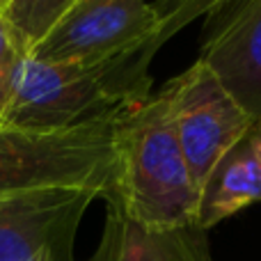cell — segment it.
Segmentation results:
<instances>
[{
  "instance_id": "6da1fadb",
  "label": "cell",
  "mask_w": 261,
  "mask_h": 261,
  "mask_svg": "<svg viewBox=\"0 0 261 261\" xmlns=\"http://www.w3.org/2000/svg\"><path fill=\"white\" fill-rule=\"evenodd\" d=\"M103 199L149 229H179L197 220L199 186L181 151L163 90L117 115L115 174Z\"/></svg>"
},
{
  "instance_id": "7a4b0ae2",
  "label": "cell",
  "mask_w": 261,
  "mask_h": 261,
  "mask_svg": "<svg viewBox=\"0 0 261 261\" xmlns=\"http://www.w3.org/2000/svg\"><path fill=\"white\" fill-rule=\"evenodd\" d=\"M156 50L142 48L103 60L39 62L25 55L0 128L58 130L108 119L151 96Z\"/></svg>"
},
{
  "instance_id": "3957f363",
  "label": "cell",
  "mask_w": 261,
  "mask_h": 261,
  "mask_svg": "<svg viewBox=\"0 0 261 261\" xmlns=\"http://www.w3.org/2000/svg\"><path fill=\"white\" fill-rule=\"evenodd\" d=\"M115 124L117 115L58 130L0 128V211L62 190L103 199L115 174Z\"/></svg>"
},
{
  "instance_id": "277c9868",
  "label": "cell",
  "mask_w": 261,
  "mask_h": 261,
  "mask_svg": "<svg viewBox=\"0 0 261 261\" xmlns=\"http://www.w3.org/2000/svg\"><path fill=\"white\" fill-rule=\"evenodd\" d=\"M163 94L190 174L202 188L216 163L254 122L199 60L172 78L163 87Z\"/></svg>"
},
{
  "instance_id": "5b68a950",
  "label": "cell",
  "mask_w": 261,
  "mask_h": 261,
  "mask_svg": "<svg viewBox=\"0 0 261 261\" xmlns=\"http://www.w3.org/2000/svg\"><path fill=\"white\" fill-rule=\"evenodd\" d=\"M158 14L147 0H76L30 48L39 62L103 60L156 46Z\"/></svg>"
},
{
  "instance_id": "8992f818",
  "label": "cell",
  "mask_w": 261,
  "mask_h": 261,
  "mask_svg": "<svg viewBox=\"0 0 261 261\" xmlns=\"http://www.w3.org/2000/svg\"><path fill=\"white\" fill-rule=\"evenodd\" d=\"M199 62L252 122L261 119V0H227L206 16Z\"/></svg>"
},
{
  "instance_id": "52a82bcc",
  "label": "cell",
  "mask_w": 261,
  "mask_h": 261,
  "mask_svg": "<svg viewBox=\"0 0 261 261\" xmlns=\"http://www.w3.org/2000/svg\"><path fill=\"white\" fill-rule=\"evenodd\" d=\"M99 197L94 190H62L3 208L0 261H71L81 218Z\"/></svg>"
},
{
  "instance_id": "ba28073f",
  "label": "cell",
  "mask_w": 261,
  "mask_h": 261,
  "mask_svg": "<svg viewBox=\"0 0 261 261\" xmlns=\"http://www.w3.org/2000/svg\"><path fill=\"white\" fill-rule=\"evenodd\" d=\"M261 202V119L227 149L199 188L195 225L208 231L225 218Z\"/></svg>"
},
{
  "instance_id": "9c48e42d",
  "label": "cell",
  "mask_w": 261,
  "mask_h": 261,
  "mask_svg": "<svg viewBox=\"0 0 261 261\" xmlns=\"http://www.w3.org/2000/svg\"><path fill=\"white\" fill-rule=\"evenodd\" d=\"M94 261H211L206 231L197 225L179 229H149L126 218L115 204Z\"/></svg>"
},
{
  "instance_id": "30bf717a",
  "label": "cell",
  "mask_w": 261,
  "mask_h": 261,
  "mask_svg": "<svg viewBox=\"0 0 261 261\" xmlns=\"http://www.w3.org/2000/svg\"><path fill=\"white\" fill-rule=\"evenodd\" d=\"M76 0H3L0 16L9 23L25 53L62 18Z\"/></svg>"
},
{
  "instance_id": "8fae6325",
  "label": "cell",
  "mask_w": 261,
  "mask_h": 261,
  "mask_svg": "<svg viewBox=\"0 0 261 261\" xmlns=\"http://www.w3.org/2000/svg\"><path fill=\"white\" fill-rule=\"evenodd\" d=\"M25 48L21 46L18 37L9 28V23L0 16V119H3L7 103L12 99L14 81L21 69V62L25 60Z\"/></svg>"
},
{
  "instance_id": "7c38bea8",
  "label": "cell",
  "mask_w": 261,
  "mask_h": 261,
  "mask_svg": "<svg viewBox=\"0 0 261 261\" xmlns=\"http://www.w3.org/2000/svg\"><path fill=\"white\" fill-rule=\"evenodd\" d=\"M225 3L227 0H186L172 16H167L165 21H161L158 35H156V46L161 48L167 39H172V37H174L181 28L188 25L190 21H195V18H199V16H208V14H213Z\"/></svg>"
},
{
  "instance_id": "4fadbf2b",
  "label": "cell",
  "mask_w": 261,
  "mask_h": 261,
  "mask_svg": "<svg viewBox=\"0 0 261 261\" xmlns=\"http://www.w3.org/2000/svg\"><path fill=\"white\" fill-rule=\"evenodd\" d=\"M184 3L186 0H156L153 9H156V14H158V25H161V21H165L167 16H172Z\"/></svg>"
},
{
  "instance_id": "5bb4252c",
  "label": "cell",
  "mask_w": 261,
  "mask_h": 261,
  "mask_svg": "<svg viewBox=\"0 0 261 261\" xmlns=\"http://www.w3.org/2000/svg\"><path fill=\"white\" fill-rule=\"evenodd\" d=\"M0 3H3V0H0Z\"/></svg>"
}]
</instances>
